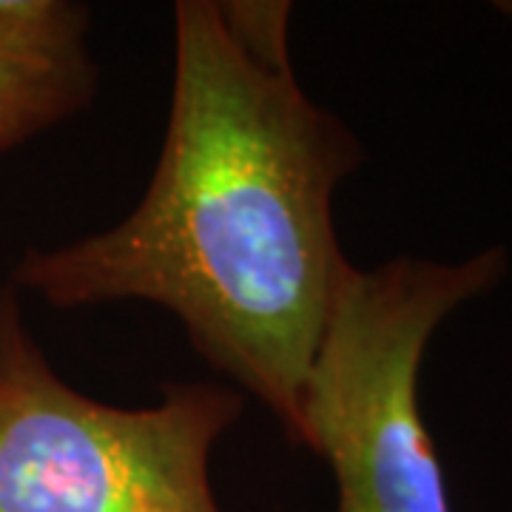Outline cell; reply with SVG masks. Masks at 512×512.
Here are the masks:
<instances>
[{
  "mask_svg": "<svg viewBox=\"0 0 512 512\" xmlns=\"http://www.w3.org/2000/svg\"><path fill=\"white\" fill-rule=\"evenodd\" d=\"M288 20V3H177L171 111L143 200L111 231L29 251L12 285L52 308L171 311L302 444L308 373L350 271L333 194L365 154L296 83Z\"/></svg>",
  "mask_w": 512,
  "mask_h": 512,
  "instance_id": "1",
  "label": "cell"
},
{
  "mask_svg": "<svg viewBox=\"0 0 512 512\" xmlns=\"http://www.w3.org/2000/svg\"><path fill=\"white\" fill-rule=\"evenodd\" d=\"M507 271L501 245L458 262L350 265L302 396V447L330 464L339 512H453L421 416V362L444 319Z\"/></svg>",
  "mask_w": 512,
  "mask_h": 512,
  "instance_id": "2",
  "label": "cell"
},
{
  "mask_svg": "<svg viewBox=\"0 0 512 512\" xmlns=\"http://www.w3.org/2000/svg\"><path fill=\"white\" fill-rule=\"evenodd\" d=\"M239 413L220 384H171L143 410L74 390L0 285V512H222L208 464Z\"/></svg>",
  "mask_w": 512,
  "mask_h": 512,
  "instance_id": "3",
  "label": "cell"
},
{
  "mask_svg": "<svg viewBox=\"0 0 512 512\" xmlns=\"http://www.w3.org/2000/svg\"><path fill=\"white\" fill-rule=\"evenodd\" d=\"M94 92L83 6L0 0V154L83 111Z\"/></svg>",
  "mask_w": 512,
  "mask_h": 512,
  "instance_id": "4",
  "label": "cell"
}]
</instances>
